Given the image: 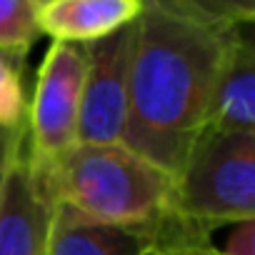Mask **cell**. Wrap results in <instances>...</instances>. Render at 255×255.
Instances as JSON below:
<instances>
[{
    "label": "cell",
    "mask_w": 255,
    "mask_h": 255,
    "mask_svg": "<svg viewBox=\"0 0 255 255\" xmlns=\"http://www.w3.org/2000/svg\"><path fill=\"white\" fill-rule=\"evenodd\" d=\"M238 28L145 0L133 23L128 125L123 143L173 173L208 130L215 85Z\"/></svg>",
    "instance_id": "6da1fadb"
},
{
    "label": "cell",
    "mask_w": 255,
    "mask_h": 255,
    "mask_svg": "<svg viewBox=\"0 0 255 255\" xmlns=\"http://www.w3.org/2000/svg\"><path fill=\"white\" fill-rule=\"evenodd\" d=\"M53 203L113 225H160L183 218L178 178L125 143L75 145L50 170H40Z\"/></svg>",
    "instance_id": "7a4b0ae2"
},
{
    "label": "cell",
    "mask_w": 255,
    "mask_h": 255,
    "mask_svg": "<svg viewBox=\"0 0 255 255\" xmlns=\"http://www.w3.org/2000/svg\"><path fill=\"white\" fill-rule=\"evenodd\" d=\"M178 210L208 235L255 220V133L205 130L178 175Z\"/></svg>",
    "instance_id": "3957f363"
},
{
    "label": "cell",
    "mask_w": 255,
    "mask_h": 255,
    "mask_svg": "<svg viewBox=\"0 0 255 255\" xmlns=\"http://www.w3.org/2000/svg\"><path fill=\"white\" fill-rule=\"evenodd\" d=\"M85 48L53 43L40 63L28 103V155L38 170H50L78 145Z\"/></svg>",
    "instance_id": "277c9868"
},
{
    "label": "cell",
    "mask_w": 255,
    "mask_h": 255,
    "mask_svg": "<svg viewBox=\"0 0 255 255\" xmlns=\"http://www.w3.org/2000/svg\"><path fill=\"white\" fill-rule=\"evenodd\" d=\"M85 48V83L80 100V145L123 143L128 125L133 25Z\"/></svg>",
    "instance_id": "5b68a950"
},
{
    "label": "cell",
    "mask_w": 255,
    "mask_h": 255,
    "mask_svg": "<svg viewBox=\"0 0 255 255\" xmlns=\"http://www.w3.org/2000/svg\"><path fill=\"white\" fill-rule=\"evenodd\" d=\"M208 235L175 218L160 225H113L78 215L68 205L53 203L48 255H165L175 243Z\"/></svg>",
    "instance_id": "8992f818"
},
{
    "label": "cell",
    "mask_w": 255,
    "mask_h": 255,
    "mask_svg": "<svg viewBox=\"0 0 255 255\" xmlns=\"http://www.w3.org/2000/svg\"><path fill=\"white\" fill-rule=\"evenodd\" d=\"M53 195L28 155V130L18 133L0 190V255H48Z\"/></svg>",
    "instance_id": "52a82bcc"
},
{
    "label": "cell",
    "mask_w": 255,
    "mask_h": 255,
    "mask_svg": "<svg viewBox=\"0 0 255 255\" xmlns=\"http://www.w3.org/2000/svg\"><path fill=\"white\" fill-rule=\"evenodd\" d=\"M145 0H43L38 3L40 35L53 43L88 45L133 25Z\"/></svg>",
    "instance_id": "ba28073f"
},
{
    "label": "cell",
    "mask_w": 255,
    "mask_h": 255,
    "mask_svg": "<svg viewBox=\"0 0 255 255\" xmlns=\"http://www.w3.org/2000/svg\"><path fill=\"white\" fill-rule=\"evenodd\" d=\"M208 130L255 133V25H240L210 103Z\"/></svg>",
    "instance_id": "9c48e42d"
},
{
    "label": "cell",
    "mask_w": 255,
    "mask_h": 255,
    "mask_svg": "<svg viewBox=\"0 0 255 255\" xmlns=\"http://www.w3.org/2000/svg\"><path fill=\"white\" fill-rule=\"evenodd\" d=\"M38 35V0H0V53L18 63Z\"/></svg>",
    "instance_id": "30bf717a"
},
{
    "label": "cell",
    "mask_w": 255,
    "mask_h": 255,
    "mask_svg": "<svg viewBox=\"0 0 255 255\" xmlns=\"http://www.w3.org/2000/svg\"><path fill=\"white\" fill-rule=\"evenodd\" d=\"M200 20L225 25H255V0H158Z\"/></svg>",
    "instance_id": "8fae6325"
},
{
    "label": "cell",
    "mask_w": 255,
    "mask_h": 255,
    "mask_svg": "<svg viewBox=\"0 0 255 255\" xmlns=\"http://www.w3.org/2000/svg\"><path fill=\"white\" fill-rule=\"evenodd\" d=\"M28 123V100L15 60L0 53V130L13 133Z\"/></svg>",
    "instance_id": "7c38bea8"
},
{
    "label": "cell",
    "mask_w": 255,
    "mask_h": 255,
    "mask_svg": "<svg viewBox=\"0 0 255 255\" xmlns=\"http://www.w3.org/2000/svg\"><path fill=\"white\" fill-rule=\"evenodd\" d=\"M228 255H255V220L238 223L225 243Z\"/></svg>",
    "instance_id": "4fadbf2b"
},
{
    "label": "cell",
    "mask_w": 255,
    "mask_h": 255,
    "mask_svg": "<svg viewBox=\"0 0 255 255\" xmlns=\"http://www.w3.org/2000/svg\"><path fill=\"white\" fill-rule=\"evenodd\" d=\"M165 255H228L225 250H218L210 243V235H193L180 243H175Z\"/></svg>",
    "instance_id": "5bb4252c"
},
{
    "label": "cell",
    "mask_w": 255,
    "mask_h": 255,
    "mask_svg": "<svg viewBox=\"0 0 255 255\" xmlns=\"http://www.w3.org/2000/svg\"><path fill=\"white\" fill-rule=\"evenodd\" d=\"M23 128H25V125H23ZM23 128H20V130H23ZM20 130H13V133L0 130V163L8 158V153H10V148H13V143H15V135H18Z\"/></svg>",
    "instance_id": "9a60e30c"
},
{
    "label": "cell",
    "mask_w": 255,
    "mask_h": 255,
    "mask_svg": "<svg viewBox=\"0 0 255 255\" xmlns=\"http://www.w3.org/2000/svg\"><path fill=\"white\" fill-rule=\"evenodd\" d=\"M15 138H18V135H15ZM8 155H10V153H8ZM5 165H8V158H5L3 163H0V190H3V178H5Z\"/></svg>",
    "instance_id": "2e32d148"
},
{
    "label": "cell",
    "mask_w": 255,
    "mask_h": 255,
    "mask_svg": "<svg viewBox=\"0 0 255 255\" xmlns=\"http://www.w3.org/2000/svg\"><path fill=\"white\" fill-rule=\"evenodd\" d=\"M38 3H43V0H38Z\"/></svg>",
    "instance_id": "e0dca14e"
}]
</instances>
